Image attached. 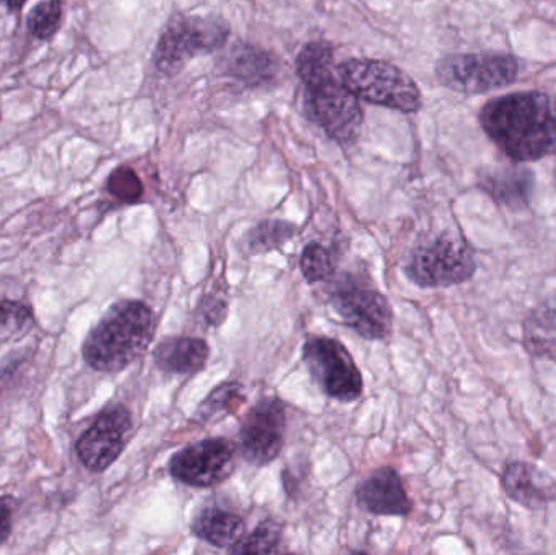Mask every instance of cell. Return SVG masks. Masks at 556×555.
Listing matches in <instances>:
<instances>
[{
	"mask_svg": "<svg viewBox=\"0 0 556 555\" xmlns=\"http://www.w3.org/2000/svg\"><path fill=\"white\" fill-rule=\"evenodd\" d=\"M479 121L513 163L538 162L556 152V100L544 91L493 98L480 111Z\"/></svg>",
	"mask_w": 556,
	"mask_h": 555,
	"instance_id": "1",
	"label": "cell"
},
{
	"mask_svg": "<svg viewBox=\"0 0 556 555\" xmlns=\"http://www.w3.org/2000/svg\"><path fill=\"white\" fill-rule=\"evenodd\" d=\"M296 74L317 126L339 146H353L362 133V104L333 67L332 46L327 41L304 45L296 58Z\"/></svg>",
	"mask_w": 556,
	"mask_h": 555,
	"instance_id": "2",
	"label": "cell"
},
{
	"mask_svg": "<svg viewBox=\"0 0 556 555\" xmlns=\"http://www.w3.org/2000/svg\"><path fill=\"white\" fill-rule=\"evenodd\" d=\"M155 331V313L147 303L119 300L85 338L81 344L85 364L100 374H119L146 354Z\"/></svg>",
	"mask_w": 556,
	"mask_h": 555,
	"instance_id": "3",
	"label": "cell"
},
{
	"mask_svg": "<svg viewBox=\"0 0 556 555\" xmlns=\"http://www.w3.org/2000/svg\"><path fill=\"white\" fill-rule=\"evenodd\" d=\"M337 74L359 100L401 113H417L421 91L414 78L391 62L350 58L337 65Z\"/></svg>",
	"mask_w": 556,
	"mask_h": 555,
	"instance_id": "4",
	"label": "cell"
},
{
	"mask_svg": "<svg viewBox=\"0 0 556 555\" xmlns=\"http://www.w3.org/2000/svg\"><path fill=\"white\" fill-rule=\"evenodd\" d=\"M230 28L218 16L178 15L166 25L153 51V65L166 77L178 75L195 55L227 45Z\"/></svg>",
	"mask_w": 556,
	"mask_h": 555,
	"instance_id": "5",
	"label": "cell"
},
{
	"mask_svg": "<svg viewBox=\"0 0 556 555\" xmlns=\"http://www.w3.org/2000/svg\"><path fill=\"white\" fill-rule=\"evenodd\" d=\"M525 62L508 52H470L446 55L434 75L443 87L464 94H482L515 84Z\"/></svg>",
	"mask_w": 556,
	"mask_h": 555,
	"instance_id": "6",
	"label": "cell"
},
{
	"mask_svg": "<svg viewBox=\"0 0 556 555\" xmlns=\"http://www.w3.org/2000/svg\"><path fill=\"white\" fill-rule=\"evenodd\" d=\"M329 282L330 305L350 329L369 341L391 335L394 313L381 292L353 274H340Z\"/></svg>",
	"mask_w": 556,
	"mask_h": 555,
	"instance_id": "7",
	"label": "cell"
},
{
	"mask_svg": "<svg viewBox=\"0 0 556 555\" xmlns=\"http://www.w3.org/2000/svg\"><path fill=\"white\" fill-rule=\"evenodd\" d=\"M477 270L476 253L463 238L441 235L420 244L412 253L405 274L424 289H444L472 279Z\"/></svg>",
	"mask_w": 556,
	"mask_h": 555,
	"instance_id": "8",
	"label": "cell"
},
{
	"mask_svg": "<svg viewBox=\"0 0 556 555\" xmlns=\"http://www.w3.org/2000/svg\"><path fill=\"white\" fill-rule=\"evenodd\" d=\"M303 362L326 396L342 403H353L362 396V371L337 339L323 336L307 339L303 345Z\"/></svg>",
	"mask_w": 556,
	"mask_h": 555,
	"instance_id": "9",
	"label": "cell"
},
{
	"mask_svg": "<svg viewBox=\"0 0 556 555\" xmlns=\"http://www.w3.org/2000/svg\"><path fill=\"white\" fill-rule=\"evenodd\" d=\"M132 429V414L126 406L106 407L75 442L78 462L90 472L106 471L123 455Z\"/></svg>",
	"mask_w": 556,
	"mask_h": 555,
	"instance_id": "10",
	"label": "cell"
},
{
	"mask_svg": "<svg viewBox=\"0 0 556 555\" xmlns=\"http://www.w3.org/2000/svg\"><path fill=\"white\" fill-rule=\"evenodd\" d=\"M237 456V443L230 440H202L172 456L169 475L189 488H214L233 475Z\"/></svg>",
	"mask_w": 556,
	"mask_h": 555,
	"instance_id": "11",
	"label": "cell"
},
{
	"mask_svg": "<svg viewBox=\"0 0 556 555\" xmlns=\"http://www.w3.org/2000/svg\"><path fill=\"white\" fill-rule=\"evenodd\" d=\"M285 430L287 404L280 398H263L241 424V455L250 465H269L283 449Z\"/></svg>",
	"mask_w": 556,
	"mask_h": 555,
	"instance_id": "12",
	"label": "cell"
},
{
	"mask_svg": "<svg viewBox=\"0 0 556 555\" xmlns=\"http://www.w3.org/2000/svg\"><path fill=\"white\" fill-rule=\"evenodd\" d=\"M359 507L379 517H408L414 510L401 476L391 466L376 469L356 489Z\"/></svg>",
	"mask_w": 556,
	"mask_h": 555,
	"instance_id": "13",
	"label": "cell"
},
{
	"mask_svg": "<svg viewBox=\"0 0 556 555\" xmlns=\"http://www.w3.org/2000/svg\"><path fill=\"white\" fill-rule=\"evenodd\" d=\"M500 484L506 497L529 510H542L556 502L555 479L531 463H508L503 468Z\"/></svg>",
	"mask_w": 556,
	"mask_h": 555,
	"instance_id": "14",
	"label": "cell"
},
{
	"mask_svg": "<svg viewBox=\"0 0 556 555\" xmlns=\"http://www.w3.org/2000/svg\"><path fill=\"white\" fill-rule=\"evenodd\" d=\"M479 186L496 204L522 211L531 204L535 178L531 169L522 166H496L482 172Z\"/></svg>",
	"mask_w": 556,
	"mask_h": 555,
	"instance_id": "15",
	"label": "cell"
},
{
	"mask_svg": "<svg viewBox=\"0 0 556 555\" xmlns=\"http://www.w3.org/2000/svg\"><path fill=\"white\" fill-rule=\"evenodd\" d=\"M211 348L201 338H166L153 351L156 367L165 374L195 375L204 370Z\"/></svg>",
	"mask_w": 556,
	"mask_h": 555,
	"instance_id": "16",
	"label": "cell"
},
{
	"mask_svg": "<svg viewBox=\"0 0 556 555\" xmlns=\"http://www.w3.org/2000/svg\"><path fill=\"white\" fill-rule=\"evenodd\" d=\"M278 59L273 52L251 45H238L227 64L228 75L248 88H266L277 80Z\"/></svg>",
	"mask_w": 556,
	"mask_h": 555,
	"instance_id": "17",
	"label": "cell"
},
{
	"mask_svg": "<svg viewBox=\"0 0 556 555\" xmlns=\"http://www.w3.org/2000/svg\"><path fill=\"white\" fill-rule=\"evenodd\" d=\"M522 342L532 357L556 362V292L526 316Z\"/></svg>",
	"mask_w": 556,
	"mask_h": 555,
	"instance_id": "18",
	"label": "cell"
},
{
	"mask_svg": "<svg viewBox=\"0 0 556 555\" xmlns=\"http://www.w3.org/2000/svg\"><path fill=\"white\" fill-rule=\"evenodd\" d=\"M243 518L240 515L231 514V512L220 510V508H205L192 521V533L199 540L212 544V546L227 550L240 543L244 537Z\"/></svg>",
	"mask_w": 556,
	"mask_h": 555,
	"instance_id": "19",
	"label": "cell"
},
{
	"mask_svg": "<svg viewBox=\"0 0 556 555\" xmlns=\"http://www.w3.org/2000/svg\"><path fill=\"white\" fill-rule=\"evenodd\" d=\"M296 227L285 220H264L244 237L243 247L247 254H263L278 250L294 237Z\"/></svg>",
	"mask_w": 556,
	"mask_h": 555,
	"instance_id": "20",
	"label": "cell"
},
{
	"mask_svg": "<svg viewBox=\"0 0 556 555\" xmlns=\"http://www.w3.org/2000/svg\"><path fill=\"white\" fill-rule=\"evenodd\" d=\"M244 403H247V394H244L243 384L228 381L211 391L204 403L199 406L198 417L205 422V420L228 416L237 413Z\"/></svg>",
	"mask_w": 556,
	"mask_h": 555,
	"instance_id": "21",
	"label": "cell"
},
{
	"mask_svg": "<svg viewBox=\"0 0 556 555\" xmlns=\"http://www.w3.org/2000/svg\"><path fill=\"white\" fill-rule=\"evenodd\" d=\"M64 5L62 0H42L26 15V28L33 38L51 41L62 26Z\"/></svg>",
	"mask_w": 556,
	"mask_h": 555,
	"instance_id": "22",
	"label": "cell"
},
{
	"mask_svg": "<svg viewBox=\"0 0 556 555\" xmlns=\"http://www.w3.org/2000/svg\"><path fill=\"white\" fill-rule=\"evenodd\" d=\"M301 274L309 283L329 282L336 273V264L329 248L320 243H309L300 260Z\"/></svg>",
	"mask_w": 556,
	"mask_h": 555,
	"instance_id": "23",
	"label": "cell"
},
{
	"mask_svg": "<svg viewBox=\"0 0 556 555\" xmlns=\"http://www.w3.org/2000/svg\"><path fill=\"white\" fill-rule=\"evenodd\" d=\"M281 525L276 520H264L256 530L231 547L233 554H276L280 547Z\"/></svg>",
	"mask_w": 556,
	"mask_h": 555,
	"instance_id": "24",
	"label": "cell"
},
{
	"mask_svg": "<svg viewBox=\"0 0 556 555\" xmlns=\"http://www.w3.org/2000/svg\"><path fill=\"white\" fill-rule=\"evenodd\" d=\"M106 191L119 204H137L143 195L142 179L139 178L136 169L121 165L108 176Z\"/></svg>",
	"mask_w": 556,
	"mask_h": 555,
	"instance_id": "25",
	"label": "cell"
},
{
	"mask_svg": "<svg viewBox=\"0 0 556 555\" xmlns=\"http://www.w3.org/2000/svg\"><path fill=\"white\" fill-rule=\"evenodd\" d=\"M35 326V315L28 303L20 300H0V338L28 332Z\"/></svg>",
	"mask_w": 556,
	"mask_h": 555,
	"instance_id": "26",
	"label": "cell"
},
{
	"mask_svg": "<svg viewBox=\"0 0 556 555\" xmlns=\"http://www.w3.org/2000/svg\"><path fill=\"white\" fill-rule=\"evenodd\" d=\"M202 323L207 326H220L228 315V303L222 297L208 295L205 297L199 306Z\"/></svg>",
	"mask_w": 556,
	"mask_h": 555,
	"instance_id": "27",
	"label": "cell"
},
{
	"mask_svg": "<svg viewBox=\"0 0 556 555\" xmlns=\"http://www.w3.org/2000/svg\"><path fill=\"white\" fill-rule=\"evenodd\" d=\"M13 508L15 501L9 495L0 497V546L9 540L13 528Z\"/></svg>",
	"mask_w": 556,
	"mask_h": 555,
	"instance_id": "28",
	"label": "cell"
},
{
	"mask_svg": "<svg viewBox=\"0 0 556 555\" xmlns=\"http://www.w3.org/2000/svg\"><path fill=\"white\" fill-rule=\"evenodd\" d=\"M28 2V0H5L7 9L10 10V12H22L23 7H25V3Z\"/></svg>",
	"mask_w": 556,
	"mask_h": 555,
	"instance_id": "29",
	"label": "cell"
}]
</instances>
